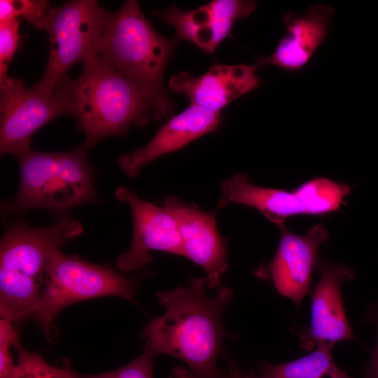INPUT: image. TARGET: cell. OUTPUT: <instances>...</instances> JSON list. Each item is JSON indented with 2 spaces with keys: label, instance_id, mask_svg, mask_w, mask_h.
<instances>
[{
  "label": "cell",
  "instance_id": "obj_21",
  "mask_svg": "<svg viewBox=\"0 0 378 378\" xmlns=\"http://www.w3.org/2000/svg\"><path fill=\"white\" fill-rule=\"evenodd\" d=\"M163 22L176 29L175 41L187 40L197 46L201 26L197 22L193 10L186 12L174 6L154 11Z\"/></svg>",
  "mask_w": 378,
  "mask_h": 378
},
{
  "label": "cell",
  "instance_id": "obj_24",
  "mask_svg": "<svg viewBox=\"0 0 378 378\" xmlns=\"http://www.w3.org/2000/svg\"><path fill=\"white\" fill-rule=\"evenodd\" d=\"M13 322L0 320V378H13L15 365L11 356V346L20 341L19 334Z\"/></svg>",
  "mask_w": 378,
  "mask_h": 378
},
{
  "label": "cell",
  "instance_id": "obj_20",
  "mask_svg": "<svg viewBox=\"0 0 378 378\" xmlns=\"http://www.w3.org/2000/svg\"><path fill=\"white\" fill-rule=\"evenodd\" d=\"M50 8V2L44 0H1L0 22L21 16L34 25Z\"/></svg>",
  "mask_w": 378,
  "mask_h": 378
},
{
  "label": "cell",
  "instance_id": "obj_14",
  "mask_svg": "<svg viewBox=\"0 0 378 378\" xmlns=\"http://www.w3.org/2000/svg\"><path fill=\"white\" fill-rule=\"evenodd\" d=\"M220 121V111L190 105L167 121L145 146L120 155L118 163L126 176L134 178L152 161L215 131Z\"/></svg>",
  "mask_w": 378,
  "mask_h": 378
},
{
  "label": "cell",
  "instance_id": "obj_8",
  "mask_svg": "<svg viewBox=\"0 0 378 378\" xmlns=\"http://www.w3.org/2000/svg\"><path fill=\"white\" fill-rule=\"evenodd\" d=\"M220 190L218 210L230 203L249 206L281 229L286 227V219L293 216L337 211L351 188L327 178H316L288 191L255 186L246 174H236L223 181Z\"/></svg>",
  "mask_w": 378,
  "mask_h": 378
},
{
  "label": "cell",
  "instance_id": "obj_22",
  "mask_svg": "<svg viewBox=\"0 0 378 378\" xmlns=\"http://www.w3.org/2000/svg\"><path fill=\"white\" fill-rule=\"evenodd\" d=\"M154 356L151 350L146 346L143 353L127 364L103 373H81V378H153Z\"/></svg>",
  "mask_w": 378,
  "mask_h": 378
},
{
  "label": "cell",
  "instance_id": "obj_5",
  "mask_svg": "<svg viewBox=\"0 0 378 378\" xmlns=\"http://www.w3.org/2000/svg\"><path fill=\"white\" fill-rule=\"evenodd\" d=\"M87 148L83 144L59 153L30 148L16 155L20 188L16 195L4 204V212L19 216L32 209H43L62 214L77 205L97 202Z\"/></svg>",
  "mask_w": 378,
  "mask_h": 378
},
{
  "label": "cell",
  "instance_id": "obj_3",
  "mask_svg": "<svg viewBox=\"0 0 378 378\" xmlns=\"http://www.w3.org/2000/svg\"><path fill=\"white\" fill-rule=\"evenodd\" d=\"M66 216L48 227L18 220L4 230L0 245V314L12 322L29 319L52 253L83 232Z\"/></svg>",
  "mask_w": 378,
  "mask_h": 378
},
{
  "label": "cell",
  "instance_id": "obj_23",
  "mask_svg": "<svg viewBox=\"0 0 378 378\" xmlns=\"http://www.w3.org/2000/svg\"><path fill=\"white\" fill-rule=\"evenodd\" d=\"M21 19L0 22V82L9 77L8 66L18 47Z\"/></svg>",
  "mask_w": 378,
  "mask_h": 378
},
{
  "label": "cell",
  "instance_id": "obj_4",
  "mask_svg": "<svg viewBox=\"0 0 378 378\" xmlns=\"http://www.w3.org/2000/svg\"><path fill=\"white\" fill-rule=\"evenodd\" d=\"M176 42L154 29L134 0L125 1L120 9L108 14L102 35L97 55L146 93L153 104L155 120L173 113L163 74Z\"/></svg>",
  "mask_w": 378,
  "mask_h": 378
},
{
  "label": "cell",
  "instance_id": "obj_10",
  "mask_svg": "<svg viewBox=\"0 0 378 378\" xmlns=\"http://www.w3.org/2000/svg\"><path fill=\"white\" fill-rule=\"evenodd\" d=\"M115 196L128 204L133 222L132 244L116 259L120 270L128 272L144 267L151 261L152 251L186 258L177 225L167 209L141 200L127 187L118 188Z\"/></svg>",
  "mask_w": 378,
  "mask_h": 378
},
{
  "label": "cell",
  "instance_id": "obj_1",
  "mask_svg": "<svg viewBox=\"0 0 378 378\" xmlns=\"http://www.w3.org/2000/svg\"><path fill=\"white\" fill-rule=\"evenodd\" d=\"M187 286L158 291L155 295L164 313L152 318L142 335L155 356L175 357L194 378H220L225 330L223 314L233 290L221 287L214 296L205 289V278L192 276Z\"/></svg>",
  "mask_w": 378,
  "mask_h": 378
},
{
  "label": "cell",
  "instance_id": "obj_25",
  "mask_svg": "<svg viewBox=\"0 0 378 378\" xmlns=\"http://www.w3.org/2000/svg\"><path fill=\"white\" fill-rule=\"evenodd\" d=\"M369 318L376 323L377 339L370 360L365 367V378H378V316L373 314Z\"/></svg>",
  "mask_w": 378,
  "mask_h": 378
},
{
  "label": "cell",
  "instance_id": "obj_15",
  "mask_svg": "<svg viewBox=\"0 0 378 378\" xmlns=\"http://www.w3.org/2000/svg\"><path fill=\"white\" fill-rule=\"evenodd\" d=\"M256 69L253 65H216L198 77L181 72L170 79L169 85L173 91L187 96L190 105L220 111L258 87Z\"/></svg>",
  "mask_w": 378,
  "mask_h": 378
},
{
  "label": "cell",
  "instance_id": "obj_2",
  "mask_svg": "<svg viewBox=\"0 0 378 378\" xmlns=\"http://www.w3.org/2000/svg\"><path fill=\"white\" fill-rule=\"evenodd\" d=\"M57 87L85 134L87 147L105 137L122 135L132 125H144L149 113L152 115L153 104L146 93L97 55L83 62L77 78H68Z\"/></svg>",
  "mask_w": 378,
  "mask_h": 378
},
{
  "label": "cell",
  "instance_id": "obj_12",
  "mask_svg": "<svg viewBox=\"0 0 378 378\" xmlns=\"http://www.w3.org/2000/svg\"><path fill=\"white\" fill-rule=\"evenodd\" d=\"M162 205L176 221L186 258L204 270L207 287L218 288L228 267L227 240L217 227L218 210L204 211L173 195L165 197Z\"/></svg>",
  "mask_w": 378,
  "mask_h": 378
},
{
  "label": "cell",
  "instance_id": "obj_17",
  "mask_svg": "<svg viewBox=\"0 0 378 378\" xmlns=\"http://www.w3.org/2000/svg\"><path fill=\"white\" fill-rule=\"evenodd\" d=\"M254 1L214 0L193 10L201 26L197 46L214 53L218 46L230 36L234 22L248 17L255 10Z\"/></svg>",
  "mask_w": 378,
  "mask_h": 378
},
{
  "label": "cell",
  "instance_id": "obj_26",
  "mask_svg": "<svg viewBox=\"0 0 378 378\" xmlns=\"http://www.w3.org/2000/svg\"><path fill=\"white\" fill-rule=\"evenodd\" d=\"M182 378H194L190 374H186ZM220 378H257L256 373L253 370L245 372L238 368L235 364L228 361L224 368V372Z\"/></svg>",
  "mask_w": 378,
  "mask_h": 378
},
{
  "label": "cell",
  "instance_id": "obj_19",
  "mask_svg": "<svg viewBox=\"0 0 378 378\" xmlns=\"http://www.w3.org/2000/svg\"><path fill=\"white\" fill-rule=\"evenodd\" d=\"M15 348L18 362L13 378H81V373L74 370L65 358L51 365L38 354L24 349L20 341Z\"/></svg>",
  "mask_w": 378,
  "mask_h": 378
},
{
  "label": "cell",
  "instance_id": "obj_16",
  "mask_svg": "<svg viewBox=\"0 0 378 378\" xmlns=\"http://www.w3.org/2000/svg\"><path fill=\"white\" fill-rule=\"evenodd\" d=\"M334 13L330 6L314 4L302 15L286 13V31L276 50L267 57H257L253 66L273 65L289 71L302 69L327 36Z\"/></svg>",
  "mask_w": 378,
  "mask_h": 378
},
{
  "label": "cell",
  "instance_id": "obj_9",
  "mask_svg": "<svg viewBox=\"0 0 378 378\" xmlns=\"http://www.w3.org/2000/svg\"><path fill=\"white\" fill-rule=\"evenodd\" d=\"M0 151L15 156L30 148L32 135L55 118L71 115L69 101L57 87L47 92L9 76L0 82Z\"/></svg>",
  "mask_w": 378,
  "mask_h": 378
},
{
  "label": "cell",
  "instance_id": "obj_6",
  "mask_svg": "<svg viewBox=\"0 0 378 378\" xmlns=\"http://www.w3.org/2000/svg\"><path fill=\"white\" fill-rule=\"evenodd\" d=\"M137 284L111 267L90 263L77 255L59 250L50 255L43 286L31 312L49 342L54 341L52 323L59 313L74 303L108 296L134 301Z\"/></svg>",
  "mask_w": 378,
  "mask_h": 378
},
{
  "label": "cell",
  "instance_id": "obj_13",
  "mask_svg": "<svg viewBox=\"0 0 378 378\" xmlns=\"http://www.w3.org/2000/svg\"><path fill=\"white\" fill-rule=\"evenodd\" d=\"M320 279L312 296L311 321L307 328L297 331L300 347L312 349L315 345L356 340L344 308L341 286L354 278V270L337 264L318 262Z\"/></svg>",
  "mask_w": 378,
  "mask_h": 378
},
{
  "label": "cell",
  "instance_id": "obj_18",
  "mask_svg": "<svg viewBox=\"0 0 378 378\" xmlns=\"http://www.w3.org/2000/svg\"><path fill=\"white\" fill-rule=\"evenodd\" d=\"M333 346L318 344L316 350L304 357L281 364L262 363L257 378H353L333 360Z\"/></svg>",
  "mask_w": 378,
  "mask_h": 378
},
{
  "label": "cell",
  "instance_id": "obj_7",
  "mask_svg": "<svg viewBox=\"0 0 378 378\" xmlns=\"http://www.w3.org/2000/svg\"><path fill=\"white\" fill-rule=\"evenodd\" d=\"M108 13L94 0H74L50 8L34 26L49 36L50 54L41 78L33 86L53 92L76 63L97 55Z\"/></svg>",
  "mask_w": 378,
  "mask_h": 378
},
{
  "label": "cell",
  "instance_id": "obj_11",
  "mask_svg": "<svg viewBox=\"0 0 378 378\" xmlns=\"http://www.w3.org/2000/svg\"><path fill=\"white\" fill-rule=\"evenodd\" d=\"M281 239L272 260L255 270V276L272 281L277 292L298 307L309 293L312 274L317 265L318 250L329 234L323 224H316L299 236L286 227L279 229Z\"/></svg>",
  "mask_w": 378,
  "mask_h": 378
}]
</instances>
